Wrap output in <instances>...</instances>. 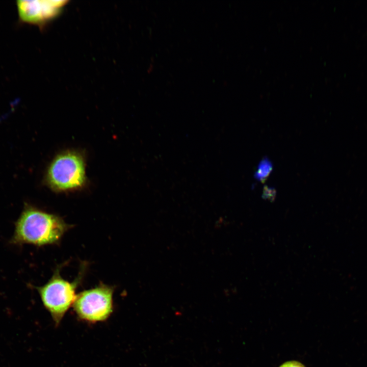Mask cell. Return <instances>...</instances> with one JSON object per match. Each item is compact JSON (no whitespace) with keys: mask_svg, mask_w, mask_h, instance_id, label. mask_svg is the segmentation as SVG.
I'll list each match as a JSON object with an SVG mask.
<instances>
[{"mask_svg":"<svg viewBox=\"0 0 367 367\" xmlns=\"http://www.w3.org/2000/svg\"><path fill=\"white\" fill-rule=\"evenodd\" d=\"M72 225L60 217L25 204L15 223L10 243L36 246L57 245Z\"/></svg>","mask_w":367,"mask_h":367,"instance_id":"obj_1","label":"cell"},{"mask_svg":"<svg viewBox=\"0 0 367 367\" xmlns=\"http://www.w3.org/2000/svg\"><path fill=\"white\" fill-rule=\"evenodd\" d=\"M72 282L63 278L58 267L49 280L44 285L36 286L41 301L50 313L56 326L61 322L65 314L74 302L76 291L83 278L84 269Z\"/></svg>","mask_w":367,"mask_h":367,"instance_id":"obj_2","label":"cell"},{"mask_svg":"<svg viewBox=\"0 0 367 367\" xmlns=\"http://www.w3.org/2000/svg\"><path fill=\"white\" fill-rule=\"evenodd\" d=\"M114 286L100 283L77 294L72 305L77 317L89 323L107 320L114 310Z\"/></svg>","mask_w":367,"mask_h":367,"instance_id":"obj_3","label":"cell"},{"mask_svg":"<svg viewBox=\"0 0 367 367\" xmlns=\"http://www.w3.org/2000/svg\"><path fill=\"white\" fill-rule=\"evenodd\" d=\"M49 186L58 191L82 187L86 180L85 164L81 154L67 151L58 155L50 164L46 175Z\"/></svg>","mask_w":367,"mask_h":367,"instance_id":"obj_4","label":"cell"},{"mask_svg":"<svg viewBox=\"0 0 367 367\" xmlns=\"http://www.w3.org/2000/svg\"><path fill=\"white\" fill-rule=\"evenodd\" d=\"M68 1H18L19 17L23 22L41 25L57 17Z\"/></svg>","mask_w":367,"mask_h":367,"instance_id":"obj_5","label":"cell"},{"mask_svg":"<svg viewBox=\"0 0 367 367\" xmlns=\"http://www.w3.org/2000/svg\"><path fill=\"white\" fill-rule=\"evenodd\" d=\"M273 169L271 162L268 159H263L258 166L255 173V178L264 182L268 178Z\"/></svg>","mask_w":367,"mask_h":367,"instance_id":"obj_6","label":"cell"},{"mask_svg":"<svg viewBox=\"0 0 367 367\" xmlns=\"http://www.w3.org/2000/svg\"><path fill=\"white\" fill-rule=\"evenodd\" d=\"M275 191L273 189L266 187L264 188L263 196L266 199L273 200L275 197Z\"/></svg>","mask_w":367,"mask_h":367,"instance_id":"obj_7","label":"cell"},{"mask_svg":"<svg viewBox=\"0 0 367 367\" xmlns=\"http://www.w3.org/2000/svg\"><path fill=\"white\" fill-rule=\"evenodd\" d=\"M279 367H305V366L299 361L290 360L283 363Z\"/></svg>","mask_w":367,"mask_h":367,"instance_id":"obj_8","label":"cell"}]
</instances>
